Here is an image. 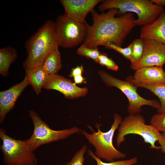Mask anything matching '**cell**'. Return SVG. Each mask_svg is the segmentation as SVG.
Returning a JSON list of instances; mask_svg holds the SVG:
<instances>
[{
	"instance_id": "obj_1",
	"label": "cell",
	"mask_w": 165,
	"mask_h": 165,
	"mask_svg": "<svg viewBox=\"0 0 165 165\" xmlns=\"http://www.w3.org/2000/svg\"><path fill=\"white\" fill-rule=\"evenodd\" d=\"M99 13L94 10L90 13L93 23L88 24L87 31L82 44L90 48L107 42H112L122 47L127 36L136 26L134 14L127 13L116 17L118 9L113 8Z\"/></svg>"
},
{
	"instance_id": "obj_2",
	"label": "cell",
	"mask_w": 165,
	"mask_h": 165,
	"mask_svg": "<svg viewBox=\"0 0 165 165\" xmlns=\"http://www.w3.org/2000/svg\"><path fill=\"white\" fill-rule=\"evenodd\" d=\"M59 46L55 22L48 20L26 42L27 57L23 63V67L25 69L42 66L49 54Z\"/></svg>"
},
{
	"instance_id": "obj_3",
	"label": "cell",
	"mask_w": 165,
	"mask_h": 165,
	"mask_svg": "<svg viewBox=\"0 0 165 165\" xmlns=\"http://www.w3.org/2000/svg\"><path fill=\"white\" fill-rule=\"evenodd\" d=\"M116 8L117 15L120 16L127 13L136 14V26H143L155 20L165 10L163 7L158 6L148 0H103L98 6L100 12Z\"/></svg>"
},
{
	"instance_id": "obj_4",
	"label": "cell",
	"mask_w": 165,
	"mask_h": 165,
	"mask_svg": "<svg viewBox=\"0 0 165 165\" xmlns=\"http://www.w3.org/2000/svg\"><path fill=\"white\" fill-rule=\"evenodd\" d=\"M113 117V123L109 130L106 132L102 131L100 129V125L96 123L97 132L89 126V128L93 131L92 133L89 134L85 130L82 131L81 133L88 142L95 148V155L98 158L104 159L108 162L115 161L117 159H124L126 157L125 153L118 151L113 145V139L115 132L122 120V117L118 113L114 114Z\"/></svg>"
},
{
	"instance_id": "obj_5",
	"label": "cell",
	"mask_w": 165,
	"mask_h": 165,
	"mask_svg": "<svg viewBox=\"0 0 165 165\" xmlns=\"http://www.w3.org/2000/svg\"><path fill=\"white\" fill-rule=\"evenodd\" d=\"M130 134L141 136L144 142L150 144L149 148L152 149L159 150L161 148L160 146H156L155 144L160 139L161 133L154 126L146 124L144 118L140 114H129L122 119L119 127L116 138L118 148L125 141V136Z\"/></svg>"
},
{
	"instance_id": "obj_6",
	"label": "cell",
	"mask_w": 165,
	"mask_h": 165,
	"mask_svg": "<svg viewBox=\"0 0 165 165\" xmlns=\"http://www.w3.org/2000/svg\"><path fill=\"white\" fill-rule=\"evenodd\" d=\"M0 146L6 165H37L38 160L34 152L29 147L27 140H17L0 130Z\"/></svg>"
},
{
	"instance_id": "obj_7",
	"label": "cell",
	"mask_w": 165,
	"mask_h": 165,
	"mask_svg": "<svg viewBox=\"0 0 165 165\" xmlns=\"http://www.w3.org/2000/svg\"><path fill=\"white\" fill-rule=\"evenodd\" d=\"M29 116L33 123L34 130L30 138L26 140L34 151L42 145L65 139L75 134H81L82 131L77 127L54 130L50 128L34 111L30 110Z\"/></svg>"
},
{
	"instance_id": "obj_8",
	"label": "cell",
	"mask_w": 165,
	"mask_h": 165,
	"mask_svg": "<svg viewBox=\"0 0 165 165\" xmlns=\"http://www.w3.org/2000/svg\"><path fill=\"white\" fill-rule=\"evenodd\" d=\"M98 74L103 82L109 87H116L120 90L127 97L129 102L127 111L129 114H140L141 107L148 105L158 109L160 101L156 99L148 100L141 96L137 92L138 87L130 82L116 78L103 70Z\"/></svg>"
},
{
	"instance_id": "obj_9",
	"label": "cell",
	"mask_w": 165,
	"mask_h": 165,
	"mask_svg": "<svg viewBox=\"0 0 165 165\" xmlns=\"http://www.w3.org/2000/svg\"><path fill=\"white\" fill-rule=\"evenodd\" d=\"M87 24L75 20L65 14L58 16L55 22V30L59 46L71 48L83 42L87 35Z\"/></svg>"
},
{
	"instance_id": "obj_10",
	"label": "cell",
	"mask_w": 165,
	"mask_h": 165,
	"mask_svg": "<svg viewBox=\"0 0 165 165\" xmlns=\"http://www.w3.org/2000/svg\"><path fill=\"white\" fill-rule=\"evenodd\" d=\"M143 55L137 63L131 64V68L136 71L149 66H163L165 64V44L153 40H144Z\"/></svg>"
},
{
	"instance_id": "obj_11",
	"label": "cell",
	"mask_w": 165,
	"mask_h": 165,
	"mask_svg": "<svg viewBox=\"0 0 165 165\" xmlns=\"http://www.w3.org/2000/svg\"><path fill=\"white\" fill-rule=\"evenodd\" d=\"M43 88L58 91L71 99L85 96L88 92L87 87H79L71 80L57 74L48 75Z\"/></svg>"
},
{
	"instance_id": "obj_12",
	"label": "cell",
	"mask_w": 165,
	"mask_h": 165,
	"mask_svg": "<svg viewBox=\"0 0 165 165\" xmlns=\"http://www.w3.org/2000/svg\"><path fill=\"white\" fill-rule=\"evenodd\" d=\"M101 0H61L64 14L68 17L85 24L86 16L94 10V7Z\"/></svg>"
},
{
	"instance_id": "obj_13",
	"label": "cell",
	"mask_w": 165,
	"mask_h": 165,
	"mask_svg": "<svg viewBox=\"0 0 165 165\" xmlns=\"http://www.w3.org/2000/svg\"><path fill=\"white\" fill-rule=\"evenodd\" d=\"M29 85V80L26 75L21 82L0 92V123L3 122L8 113L13 108L17 98Z\"/></svg>"
},
{
	"instance_id": "obj_14",
	"label": "cell",
	"mask_w": 165,
	"mask_h": 165,
	"mask_svg": "<svg viewBox=\"0 0 165 165\" xmlns=\"http://www.w3.org/2000/svg\"><path fill=\"white\" fill-rule=\"evenodd\" d=\"M163 66H149L140 68L132 76L135 81L149 85H165V71Z\"/></svg>"
},
{
	"instance_id": "obj_15",
	"label": "cell",
	"mask_w": 165,
	"mask_h": 165,
	"mask_svg": "<svg viewBox=\"0 0 165 165\" xmlns=\"http://www.w3.org/2000/svg\"><path fill=\"white\" fill-rule=\"evenodd\" d=\"M140 38L153 40L165 44V10L152 22L142 27Z\"/></svg>"
},
{
	"instance_id": "obj_16",
	"label": "cell",
	"mask_w": 165,
	"mask_h": 165,
	"mask_svg": "<svg viewBox=\"0 0 165 165\" xmlns=\"http://www.w3.org/2000/svg\"><path fill=\"white\" fill-rule=\"evenodd\" d=\"M25 70L30 85L32 86L36 94L38 95L49 75L42 66Z\"/></svg>"
},
{
	"instance_id": "obj_17",
	"label": "cell",
	"mask_w": 165,
	"mask_h": 165,
	"mask_svg": "<svg viewBox=\"0 0 165 165\" xmlns=\"http://www.w3.org/2000/svg\"><path fill=\"white\" fill-rule=\"evenodd\" d=\"M17 57L16 50L11 46L0 49V74L4 77L9 75L10 65L16 61Z\"/></svg>"
},
{
	"instance_id": "obj_18",
	"label": "cell",
	"mask_w": 165,
	"mask_h": 165,
	"mask_svg": "<svg viewBox=\"0 0 165 165\" xmlns=\"http://www.w3.org/2000/svg\"><path fill=\"white\" fill-rule=\"evenodd\" d=\"M126 80L132 83L137 87H140L147 89L156 96L160 100V106L157 109L158 113H165V85H149L143 84L134 80L132 76H129L127 77Z\"/></svg>"
},
{
	"instance_id": "obj_19",
	"label": "cell",
	"mask_w": 165,
	"mask_h": 165,
	"mask_svg": "<svg viewBox=\"0 0 165 165\" xmlns=\"http://www.w3.org/2000/svg\"><path fill=\"white\" fill-rule=\"evenodd\" d=\"M42 66L49 75L57 74L62 67L61 53L58 47L49 54Z\"/></svg>"
},
{
	"instance_id": "obj_20",
	"label": "cell",
	"mask_w": 165,
	"mask_h": 165,
	"mask_svg": "<svg viewBox=\"0 0 165 165\" xmlns=\"http://www.w3.org/2000/svg\"><path fill=\"white\" fill-rule=\"evenodd\" d=\"M130 44L132 48L131 64L137 63L141 60L143 55L144 40L141 38L136 39Z\"/></svg>"
},
{
	"instance_id": "obj_21",
	"label": "cell",
	"mask_w": 165,
	"mask_h": 165,
	"mask_svg": "<svg viewBox=\"0 0 165 165\" xmlns=\"http://www.w3.org/2000/svg\"><path fill=\"white\" fill-rule=\"evenodd\" d=\"M88 155L96 162L97 165H134L138 161V158L135 157L130 159L105 163L97 157L90 149L88 150Z\"/></svg>"
},
{
	"instance_id": "obj_22",
	"label": "cell",
	"mask_w": 165,
	"mask_h": 165,
	"mask_svg": "<svg viewBox=\"0 0 165 165\" xmlns=\"http://www.w3.org/2000/svg\"><path fill=\"white\" fill-rule=\"evenodd\" d=\"M77 53L87 58L92 59L97 63H98V58L101 52L97 48H89L82 44L78 49Z\"/></svg>"
},
{
	"instance_id": "obj_23",
	"label": "cell",
	"mask_w": 165,
	"mask_h": 165,
	"mask_svg": "<svg viewBox=\"0 0 165 165\" xmlns=\"http://www.w3.org/2000/svg\"><path fill=\"white\" fill-rule=\"evenodd\" d=\"M102 46H104L107 49L113 50L120 53L124 57L129 60L131 61V55L132 53V46L130 44L127 47L123 48L118 46L112 42H107L103 44Z\"/></svg>"
},
{
	"instance_id": "obj_24",
	"label": "cell",
	"mask_w": 165,
	"mask_h": 165,
	"mask_svg": "<svg viewBox=\"0 0 165 165\" xmlns=\"http://www.w3.org/2000/svg\"><path fill=\"white\" fill-rule=\"evenodd\" d=\"M150 124L154 126L158 130L165 133V113H158L152 117Z\"/></svg>"
},
{
	"instance_id": "obj_25",
	"label": "cell",
	"mask_w": 165,
	"mask_h": 165,
	"mask_svg": "<svg viewBox=\"0 0 165 165\" xmlns=\"http://www.w3.org/2000/svg\"><path fill=\"white\" fill-rule=\"evenodd\" d=\"M87 146L85 144L77 151L70 161L65 165H84L85 161L84 155L87 149Z\"/></svg>"
},
{
	"instance_id": "obj_26",
	"label": "cell",
	"mask_w": 165,
	"mask_h": 165,
	"mask_svg": "<svg viewBox=\"0 0 165 165\" xmlns=\"http://www.w3.org/2000/svg\"><path fill=\"white\" fill-rule=\"evenodd\" d=\"M98 63L101 66H105L109 69L115 71L119 69V67L115 62L105 53H101L99 57Z\"/></svg>"
},
{
	"instance_id": "obj_27",
	"label": "cell",
	"mask_w": 165,
	"mask_h": 165,
	"mask_svg": "<svg viewBox=\"0 0 165 165\" xmlns=\"http://www.w3.org/2000/svg\"><path fill=\"white\" fill-rule=\"evenodd\" d=\"M83 71L82 65L77 66L72 69L69 76L74 78L75 76L82 75Z\"/></svg>"
},
{
	"instance_id": "obj_28",
	"label": "cell",
	"mask_w": 165,
	"mask_h": 165,
	"mask_svg": "<svg viewBox=\"0 0 165 165\" xmlns=\"http://www.w3.org/2000/svg\"><path fill=\"white\" fill-rule=\"evenodd\" d=\"M158 143L160 145L161 152L165 155V133H161L160 139L158 141Z\"/></svg>"
},
{
	"instance_id": "obj_29",
	"label": "cell",
	"mask_w": 165,
	"mask_h": 165,
	"mask_svg": "<svg viewBox=\"0 0 165 165\" xmlns=\"http://www.w3.org/2000/svg\"><path fill=\"white\" fill-rule=\"evenodd\" d=\"M74 83L75 84H80L85 82V79L82 76V75H80L75 76L74 78Z\"/></svg>"
},
{
	"instance_id": "obj_30",
	"label": "cell",
	"mask_w": 165,
	"mask_h": 165,
	"mask_svg": "<svg viewBox=\"0 0 165 165\" xmlns=\"http://www.w3.org/2000/svg\"><path fill=\"white\" fill-rule=\"evenodd\" d=\"M151 1L155 5L162 6H165V0H151Z\"/></svg>"
}]
</instances>
